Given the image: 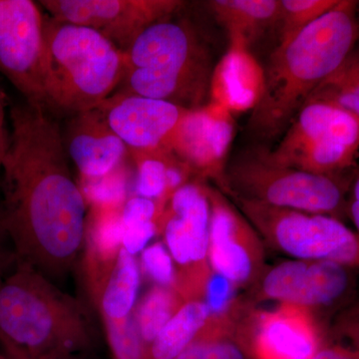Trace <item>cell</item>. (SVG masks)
Wrapping results in <instances>:
<instances>
[{"label": "cell", "instance_id": "obj_30", "mask_svg": "<svg viewBox=\"0 0 359 359\" xmlns=\"http://www.w3.org/2000/svg\"><path fill=\"white\" fill-rule=\"evenodd\" d=\"M162 215L163 211L156 201L140 196L130 198L123 205L122 219L124 226L148 222H155L158 226Z\"/></svg>", "mask_w": 359, "mask_h": 359}, {"label": "cell", "instance_id": "obj_27", "mask_svg": "<svg viewBox=\"0 0 359 359\" xmlns=\"http://www.w3.org/2000/svg\"><path fill=\"white\" fill-rule=\"evenodd\" d=\"M339 0H280L278 45L297 36L308 26L334 8Z\"/></svg>", "mask_w": 359, "mask_h": 359}, {"label": "cell", "instance_id": "obj_18", "mask_svg": "<svg viewBox=\"0 0 359 359\" xmlns=\"http://www.w3.org/2000/svg\"><path fill=\"white\" fill-rule=\"evenodd\" d=\"M63 143L81 180L103 178L120 169L127 149L96 108L69 116Z\"/></svg>", "mask_w": 359, "mask_h": 359}, {"label": "cell", "instance_id": "obj_24", "mask_svg": "<svg viewBox=\"0 0 359 359\" xmlns=\"http://www.w3.org/2000/svg\"><path fill=\"white\" fill-rule=\"evenodd\" d=\"M185 304L174 287L154 285L144 295L135 309V320L146 349Z\"/></svg>", "mask_w": 359, "mask_h": 359}, {"label": "cell", "instance_id": "obj_14", "mask_svg": "<svg viewBox=\"0 0 359 359\" xmlns=\"http://www.w3.org/2000/svg\"><path fill=\"white\" fill-rule=\"evenodd\" d=\"M323 330L311 309L280 304L273 309L252 306L238 323V334L250 359H313Z\"/></svg>", "mask_w": 359, "mask_h": 359}, {"label": "cell", "instance_id": "obj_29", "mask_svg": "<svg viewBox=\"0 0 359 359\" xmlns=\"http://www.w3.org/2000/svg\"><path fill=\"white\" fill-rule=\"evenodd\" d=\"M142 273L156 285L175 287V268L164 243H155L142 252Z\"/></svg>", "mask_w": 359, "mask_h": 359}, {"label": "cell", "instance_id": "obj_12", "mask_svg": "<svg viewBox=\"0 0 359 359\" xmlns=\"http://www.w3.org/2000/svg\"><path fill=\"white\" fill-rule=\"evenodd\" d=\"M211 204L209 257L212 271L240 290L254 287L266 269L264 242L255 226L217 187Z\"/></svg>", "mask_w": 359, "mask_h": 359}, {"label": "cell", "instance_id": "obj_32", "mask_svg": "<svg viewBox=\"0 0 359 359\" xmlns=\"http://www.w3.org/2000/svg\"><path fill=\"white\" fill-rule=\"evenodd\" d=\"M7 243H11L4 224V211L0 202V280L13 269L16 263L13 250H11Z\"/></svg>", "mask_w": 359, "mask_h": 359}, {"label": "cell", "instance_id": "obj_6", "mask_svg": "<svg viewBox=\"0 0 359 359\" xmlns=\"http://www.w3.org/2000/svg\"><path fill=\"white\" fill-rule=\"evenodd\" d=\"M355 169L339 174L311 173L273 166L255 152L228 164V190L224 194L344 222L347 218V198Z\"/></svg>", "mask_w": 359, "mask_h": 359}, {"label": "cell", "instance_id": "obj_10", "mask_svg": "<svg viewBox=\"0 0 359 359\" xmlns=\"http://www.w3.org/2000/svg\"><path fill=\"white\" fill-rule=\"evenodd\" d=\"M356 271L330 261L292 259L266 266L245 297L254 306L276 301L311 309L320 321L321 313L332 320L355 299Z\"/></svg>", "mask_w": 359, "mask_h": 359}, {"label": "cell", "instance_id": "obj_35", "mask_svg": "<svg viewBox=\"0 0 359 359\" xmlns=\"http://www.w3.org/2000/svg\"><path fill=\"white\" fill-rule=\"evenodd\" d=\"M4 100L6 97L0 96V171H1L2 162L6 154L8 147L9 133L6 126V112H4Z\"/></svg>", "mask_w": 359, "mask_h": 359}, {"label": "cell", "instance_id": "obj_28", "mask_svg": "<svg viewBox=\"0 0 359 359\" xmlns=\"http://www.w3.org/2000/svg\"><path fill=\"white\" fill-rule=\"evenodd\" d=\"M126 179L121 170L95 180H81L79 186L89 205H122L126 202Z\"/></svg>", "mask_w": 359, "mask_h": 359}, {"label": "cell", "instance_id": "obj_7", "mask_svg": "<svg viewBox=\"0 0 359 359\" xmlns=\"http://www.w3.org/2000/svg\"><path fill=\"white\" fill-rule=\"evenodd\" d=\"M257 155L273 166L316 174H339L355 168L359 118L332 104H304L273 150Z\"/></svg>", "mask_w": 359, "mask_h": 359}, {"label": "cell", "instance_id": "obj_33", "mask_svg": "<svg viewBox=\"0 0 359 359\" xmlns=\"http://www.w3.org/2000/svg\"><path fill=\"white\" fill-rule=\"evenodd\" d=\"M1 351L7 359H89V354L85 353H47L30 355L8 346H1Z\"/></svg>", "mask_w": 359, "mask_h": 359}, {"label": "cell", "instance_id": "obj_21", "mask_svg": "<svg viewBox=\"0 0 359 359\" xmlns=\"http://www.w3.org/2000/svg\"><path fill=\"white\" fill-rule=\"evenodd\" d=\"M217 21L226 30L230 43L250 45L269 28L276 27L278 0H212L208 2Z\"/></svg>", "mask_w": 359, "mask_h": 359}, {"label": "cell", "instance_id": "obj_17", "mask_svg": "<svg viewBox=\"0 0 359 359\" xmlns=\"http://www.w3.org/2000/svg\"><path fill=\"white\" fill-rule=\"evenodd\" d=\"M140 268L134 256L120 250L114 268L95 299L113 359H144L145 344L135 320Z\"/></svg>", "mask_w": 359, "mask_h": 359}, {"label": "cell", "instance_id": "obj_3", "mask_svg": "<svg viewBox=\"0 0 359 359\" xmlns=\"http://www.w3.org/2000/svg\"><path fill=\"white\" fill-rule=\"evenodd\" d=\"M95 344V327L83 302L16 259L0 280V347L30 355L89 354Z\"/></svg>", "mask_w": 359, "mask_h": 359}, {"label": "cell", "instance_id": "obj_1", "mask_svg": "<svg viewBox=\"0 0 359 359\" xmlns=\"http://www.w3.org/2000/svg\"><path fill=\"white\" fill-rule=\"evenodd\" d=\"M11 124L0 171L7 235L18 261L61 280L84 250L88 205L50 111L18 104Z\"/></svg>", "mask_w": 359, "mask_h": 359}, {"label": "cell", "instance_id": "obj_11", "mask_svg": "<svg viewBox=\"0 0 359 359\" xmlns=\"http://www.w3.org/2000/svg\"><path fill=\"white\" fill-rule=\"evenodd\" d=\"M44 16L32 0H0V72L25 98L47 109Z\"/></svg>", "mask_w": 359, "mask_h": 359}, {"label": "cell", "instance_id": "obj_9", "mask_svg": "<svg viewBox=\"0 0 359 359\" xmlns=\"http://www.w3.org/2000/svg\"><path fill=\"white\" fill-rule=\"evenodd\" d=\"M211 204L205 182L180 188L158 222L159 235L171 255L175 287L186 302L205 301L214 271L210 264Z\"/></svg>", "mask_w": 359, "mask_h": 359}, {"label": "cell", "instance_id": "obj_20", "mask_svg": "<svg viewBox=\"0 0 359 359\" xmlns=\"http://www.w3.org/2000/svg\"><path fill=\"white\" fill-rule=\"evenodd\" d=\"M123 205H90L91 211L87 216L85 235V271L94 301L122 249Z\"/></svg>", "mask_w": 359, "mask_h": 359}, {"label": "cell", "instance_id": "obj_26", "mask_svg": "<svg viewBox=\"0 0 359 359\" xmlns=\"http://www.w3.org/2000/svg\"><path fill=\"white\" fill-rule=\"evenodd\" d=\"M311 101L332 104L359 118V41L339 67L314 90Z\"/></svg>", "mask_w": 359, "mask_h": 359}, {"label": "cell", "instance_id": "obj_5", "mask_svg": "<svg viewBox=\"0 0 359 359\" xmlns=\"http://www.w3.org/2000/svg\"><path fill=\"white\" fill-rule=\"evenodd\" d=\"M125 65V52L100 33L44 18V90L51 113L96 109L119 89Z\"/></svg>", "mask_w": 359, "mask_h": 359}, {"label": "cell", "instance_id": "obj_38", "mask_svg": "<svg viewBox=\"0 0 359 359\" xmlns=\"http://www.w3.org/2000/svg\"><path fill=\"white\" fill-rule=\"evenodd\" d=\"M358 11H359V2H358Z\"/></svg>", "mask_w": 359, "mask_h": 359}, {"label": "cell", "instance_id": "obj_25", "mask_svg": "<svg viewBox=\"0 0 359 359\" xmlns=\"http://www.w3.org/2000/svg\"><path fill=\"white\" fill-rule=\"evenodd\" d=\"M313 359H359V301L354 299L328 321Z\"/></svg>", "mask_w": 359, "mask_h": 359}, {"label": "cell", "instance_id": "obj_19", "mask_svg": "<svg viewBox=\"0 0 359 359\" xmlns=\"http://www.w3.org/2000/svg\"><path fill=\"white\" fill-rule=\"evenodd\" d=\"M264 69L249 47L230 43L228 51L212 70L210 102L231 114L252 111L264 90Z\"/></svg>", "mask_w": 359, "mask_h": 359}, {"label": "cell", "instance_id": "obj_22", "mask_svg": "<svg viewBox=\"0 0 359 359\" xmlns=\"http://www.w3.org/2000/svg\"><path fill=\"white\" fill-rule=\"evenodd\" d=\"M209 318L204 301L188 302L146 349L144 359H175L190 346Z\"/></svg>", "mask_w": 359, "mask_h": 359}, {"label": "cell", "instance_id": "obj_4", "mask_svg": "<svg viewBox=\"0 0 359 359\" xmlns=\"http://www.w3.org/2000/svg\"><path fill=\"white\" fill-rule=\"evenodd\" d=\"M125 52L118 91L157 99L188 110L210 99L211 55L192 26L168 20L149 26Z\"/></svg>", "mask_w": 359, "mask_h": 359}, {"label": "cell", "instance_id": "obj_37", "mask_svg": "<svg viewBox=\"0 0 359 359\" xmlns=\"http://www.w3.org/2000/svg\"><path fill=\"white\" fill-rule=\"evenodd\" d=\"M0 96L6 97V95H4V91H2L1 86H0Z\"/></svg>", "mask_w": 359, "mask_h": 359}, {"label": "cell", "instance_id": "obj_36", "mask_svg": "<svg viewBox=\"0 0 359 359\" xmlns=\"http://www.w3.org/2000/svg\"><path fill=\"white\" fill-rule=\"evenodd\" d=\"M0 359H7L6 356L4 355V353H2V351H0Z\"/></svg>", "mask_w": 359, "mask_h": 359}, {"label": "cell", "instance_id": "obj_15", "mask_svg": "<svg viewBox=\"0 0 359 359\" xmlns=\"http://www.w3.org/2000/svg\"><path fill=\"white\" fill-rule=\"evenodd\" d=\"M235 133L233 115L209 102L186 113L175 134L171 152L198 181L211 180L226 193L228 155Z\"/></svg>", "mask_w": 359, "mask_h": 359}, {"label": "cell", "instance_id": "obj_34", "mask_svg": "<svg viewBox=\"0 0 359 359\" xmlns=\"http://www.w3.org/2000/svg\"><path fill=\"white\" fill-rule=\"evenodd\" d=\"M347 218L351 219L359 236V169H355L347 198Z\"/></svg>", "mask_w": 359, "mask_h": 359}, {"label": "cell", "instance_id": "obj_31", "mask_svg": "<svg viewBox=\"0 0 359 359\" xmlns=\"http://www.w3.org/2000/svg\"><path fill=\"white\" fill-rule=\"evenodd\" d=\"M156 235H159V231L155 222L124 226L122 247L135 257V255L143 252L147 248L149 242Z\"/></svg>", "mask_w": 359, "mask_h": 359}, {"label": "cell", "instance_id": "obj_16", "mask_svg": "<svg viewBox=\"0 0 359 359\" xmlns=\"http://www.w3.org/2000/svg\"><path fill=\"white\" fill-rule=\"evenodd\" d=\"M98 109L134 155L171 152L175 134L189 111L166 101L119 91Z\"/></svg>", "mask_w": 359, "mask_h": 359}, {"label": "cell", "instance_id": "obj_8", "mask_svg": "<svg viewBox=\"0 0 359 359\" xmlns=\"http://www.w3.org/2000/svg\"><path fill=\"white\" fill-rule=\"evenodd\" d=\"M264 244L295 259L330 261L359 271V236L325 215L273 207L226 194Z\"/></svg>", "mask_w": 359, "mask_h": 359}, {"label": "cell", "instance_id": "obj_23", "mask_svg": "<svg viewBox=\"0 0 359 359\" xmlns=\"http://www.w3.org/2000/svg\"><path fill=\"white\" fill-rule=\"evenodd\" d=\"M238 323L235 318H208L190 346L175 359H250L238 337Z\"/></svg>", "mask_w": 359, "mask_h": 359}, {"label": "cell", "instance_id": "obj_2", "mask_svg": "<svg viewBox=\"0 0 359 359\" xmlns=\"http://www.w3.org/2000/svg\"><path fill=\"white\" fill-rule=\"evenodd\" d=\"M358 41V1L339 0L294 39L278 45L264 69L263 96L252 111L248 131L261 140L285 133Z\"/></svg>", "mask_w": 359, "mask_h": 359}, {"label": "cell", "instance_id": "obj_13", "mask_svg": "<svg viewBox=\"0 0 359 359\" xmlns=\"http://www.w3.org/2000/svg\"><path fill=\"white\" fill-rule=\"evenodd\" d=\"M53 20L85 26L100 33L122 51L149 26L184 6L179 0H42Z\"/></svg>", "mask_w": 359, "mask_h": 359}]
</instances>
